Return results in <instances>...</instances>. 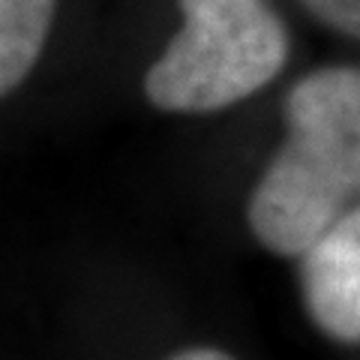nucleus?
I'll use <instances>...</instances> for the list:
<instances>
[{"label": "nucleus", "instance_id": "1", "mask_svg": "<svg viewBox=\"0 0 360 360\" xmlns=\"http://www.w3.org/2000/svg\"><path fill=\"white\" fill-rule=\"evenodd\" d=\"M285 144L250 195L255 240L300 255L360 198V66H324L291 87Z\"/></svg>", "mask_w": 360, "mask_h": 360}, {"label": "nucleus", "instance_id": "2", "mask_svg": "<svg viewBox=\"0 0 360 360\" xmlns=\"http://www.w3.org/2000/svg\"><path fill=\"white\" fill-rule=\"evenodd\" d=\"M180 9L184 27L144 75L160 111L210 115L283 72L288 30L267 0H180Z\"/></svg>", "mask_w": 360, "mask_h": 360}, {"label": "nucleus", "instance_id": "3", "mask_svg": "<svg viewBox=\"0 0 360 360\" xmlns=\"http://www.w3.org/2000/svg\"><path fill=\"white\" fill-rule=\"evenodd\" d=\"M300 285L312 321L330 340L360 345V205L300 252Z\"/></svg>", "mask_w": 360, "mask_h": 360}, {"label": "nucleus", "instance_id": "4", "mask_svg": "<svg viewBox=\"0 0 360 360\" xmlns=\"http://www.w3.org/2000/svg\"><path fill=\"white\" fill-rule=\"evenodd\" d=\"M58 0H0V99L25 82L45 49Z\"/></svg>", "mask_w": 360, "mask_h": 360}, {"label": "nucleus", "instance_id": "5", "mask_svg": "<svg viewBox=\"0 0 360 360\" xmlns=\"http://www.w3.org/2000/svg\"><path fill=\"white\" fill-rule=\"evenodd\" d=\"M309 13L345 37L360 39V0H300Z\"/></svg>", "mask_w": 360, "mask_h": 360}, {"label": "nucleus", "instance_id": "6", "mask_svg": "<svg viewBox=\"0 0 360 360\" xmlns=\"http://www.w3.org/2000/svg\"><path fill=\"white\" fill-rule=\"evenodd\" d=\"M168 360H234V357L219 352V348H184V352L172 354Z\"/></svg>", "mask_w": 360, "mask_h": 360}]
</instances>
